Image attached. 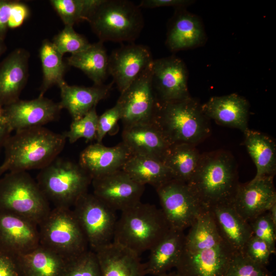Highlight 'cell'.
Masks as SVG:
<instances>
[{"label": "cell", "mask_w": 276, "mask_h": 276, "mask_svg": "<svg viewBox=\"0 0 276 276\" xmlns=\"http://www.w3.org/2000/svg\"><path fill=\"white\" fill-rule=\"evenodd\" d=\"M93 194L112 209L122 212L141 202L145 186L122 170L94 178Z\"/></svg>", "instance_id": "cell-14"}, {"label": "cell", "mask_w": 276, "mask_h": 276, "mask_svg": "<svg viewBox=\"0 0 276 276\" xmlns=\"http://www.w3.org/2000/svg\"><path fill=\"white\" fill-rule=\"evenodd\" d=\"M131 155L122 142L113 147L96 143L82 151L78 164L93 179L122 170Z\"/></svg>", "instance_id": "cell-19"}, {"label": "cell", "mask_w": 276, "mask_h": 276, "mask_svg": "<svg viewBox=\"0 0 276 276\" xmlns=\"http://www.w3.org/2000/svg\"><path fill=\"white\" fill-rule=\"evenodd\" d=\"M191 0H143L139 6L145 8L173 7L176 9L185 8L194 3Z\"/></svg>", "instance_id": "cell-45"}, {"label": "cell", "mask_w": 276, "mask_h": 276, "mask_svg": "<svg viewBox=\"0 0 276 276\" xmlns=\"http://www.w3.org/2000/svg\"><path fill=\"white\" fill-rule=\"evenodd\" d=\"M102 276H145L140 255L114 242L96 251Z\"/></svg>", "instance_id": "cell-26"}, {"label": "cell", "mask_w": 276, "mask_h": 276, "mask_svg": "<svg viewBox=\"0 0 276 276\" xmlns=\"http://www.w3.org/2000/svg\"><path fill=\"white\" fill-rule=\"evenodd\" d=\"M187 184L204 209L232 202L240 184L233 156L224 150L201 154L197 168Z\"/></svg>", "instance_id": "cell-2"}, {"label": "cell", "mask_w": 276, "mask_h": 276, "mask_svg": "<svg viewBox=\"0 0 276 276\" xmlns=\"http://www.w3.org/2000/svg\"><path fill=\"white\" fill-rule=\"evenodd\" d=\"M226 276H273L266 266L257 263L243 252L235 253Z\"/></svg>", "instance_id": "cell-38"}, {"label": "cell", "mask_w": 276, "mask_h": 276, "mask_svg": "<svg viewBox=\"0 0 276 276\" xmlns=\"http://www.w3.org/2000/svg\"><path fill=\"white\" fill-rule=\"evenodd\" d=\"M146 45L130 43L113 50L108 57V74L120 93L125 90L153 62Z\"/></svg>", "instance_id": "cell-15"}, {"label": "cell", "mask_w": 276, "mask_h": 276, "mask_svg": "<svg viewBox=\"0 0 276 276\" xmlns=\"http://www.w3.org/2000/svg\"><path fill=\"white\" fill-rule=\"evenodd\" d=\"M201 155L195 145L175 144L170 146L163 162L170 170L173 179L187 183L197 168Z\"/></svg>", "instance_id": "cell-32"}, {"label": "cell", "mask_w": 276, "mask_h": 276, "mask_svg": "<svg viewBox=\"0 0 276 276\" xmlns=\"http://www.w3.org/2000/svg\"><path fill=\"white\" fill-rule=\"evenodd\" d=\"M206 33L200 18L185 8L176 9L169 24L166 44L176 52L202 45Z\"/></svg>", "instance_id": "cell-20"}, {"label": "cell", "mask_w": 276, "mask_h": 276, "mask_svg": "<svg viewBox=\"0 0 276 276\" xmlns=\"http://www.w3.org/2000/svg\"><path fill=\"white\" fill-rule=\"evenodd\" d=\"M5 172V171H4V170L3 169L1 165L0 166V178H1V176L2 175V174Z\"/></svg>", "instance_id": "cell-51"}, {"label": "cell", "mask_w": 276, "mask_h": 276, "mask_svg": "<svg viewBox=\"0 0 276 276\" xmlns=\"http://www.w3.org/2000/svg\"><path fill=\"white\" fill-rule=\"evenodd\" d=\"M63 276H102L95 252L89 249L79 256L70 260Z\"/></svg>", "instance_id": "cell-36"}, {"label": "cell", "mask_w": 276, "mask_h": 276, "mask_svg": "<svg viewBox=\"0 0 276 276\" xmlns=\"http://www.w3.org/2000/svg\"><path fill=\"white\" fill-rule=\"evenodd\" d=\"M66 139L43 126L16 131L6 142L1 166L5 171L40 170L51 163L63 150Z\"/></svg>", "instance_id": "cell-3"}, {"label": "cell", "mask_w": 276, "mask_h": 276, "mask_svg": "<svg viewBox=\"0 0 276 276\" xmlns=\"http://www.w3.org/2000/svg\"><path fill=\"white\" fill-rule=\"evenodd\" d=\"M155 190L171 229L184 232L205 209L184 182L172 179Z\"/></svg>", "instance_id": "cell-12"}, {"label": "cell", "mask_w": 276, "mask_h": 276, "mask_svg": "<svg viewBox=\"0 0 276 276\" xmlns=\"http://www.w3.org/2000/svg\"><path fill=\"white\" fill-rule=\"evenodd\" d=\"M4 126L8 127L7 124L4 106L0 104V127Z\"/></svg>", "instance_id": "cell-48"}, {"label": "cell", "mask_w": 276, "mask_h": 276, "mask_svg": "<svg viewBox=\"0 0 276 276\" xmlns=\"http://www.w3.org/2000/svg\"><path fill=\"white\" fill-rule=\"evenodd\" d=\"M30 10L28 6L22 2L16 1L13 7L9 28H15L20 26L28 18Z\"/></svg>", "instance_id": "cell-44"}, {"label": "cell", "mask_w": 276, "mask_h": 276, "mask_svg": "<svg viewBox=\"0 0 276 276\" xmlns=\"http://www.w3.org/2000/svg\"><path fill=\"white\" fill-rule=\"evenodd\" d=\"M120 119L121 110L117 103L98 117L96 138L97 143H101L105 135L113 128Z\"/></svg>", "instance_id": "cell-41"}, {"label": "cell", "mask_w": 276, "mask_h": 276, "mask_svg": "<svg viewBox=\"0 0 276 276\" xmlns=\"http://www.w3.org/2000/svg\"><path fill=\"white\" fill-rule=\"evenodd\" d=\"M63 55L48 39L43 41L39 49L43 79L39 96H43L52 86L59 85L64 80L67 64L64 62Z\"/></svg>", "instance_id": "cell-33"}, {"label": "cell", "mask_w": 276, "mask_h": 276, "mask_svg": "<svg viewBox=\"0 0 276 276\" xmlns=\"http://www.w3.org/2000/svg\"><path fill=\"white\" fill-rule=\"evenodd\" d=\"M98 117L94 107L80 119L73 120L69 130L63 134L70 143L81 138L85 139L86 142L96 140Z\"/></svg>", "instance_id": "cell-35"}, {"label": "cell", "mask_w": 276, "mask_h": 276, "mask_svg": "<svg viewBox=\"0 0 276 276\" xmlns=\"http://www.w3.org/2000/svg\"><path fill=\"white\" fill-rule=\"evenodd\" d=\"M160 276H180L179 275L177 272L175 271H172L170 272H167L164 274H162Z\"/></svg>", "instance_id": "cell-50"}, {"label": "cell", "mask_w": 276, "mask_h": 276, "mask_svg": "<svg viewBox=\"0 0 276 276\" xmlns=\"http://www.w3.org/2000/svg\"><path fill=\"white\" fill-rule=\"evenodd\" d=\"M16 1L0 0V39L4 40Z\"/></svg>", "instance_id": "cell-43"}, {"label": "cell", "mask_w": 276, "mask_h": 276, "mask_svg": "<svg viewBox=\"0 0 276 276\" xmlns=\"http://www.w3.org/2000/svg\"><path fill=\"white\" fill-rule=\"evenodd\" d=\"M152 73L153 86L158 102L191 97L188 87V69L180 58L170 56L153 59Z\"/></svg>", "instance_id": "cell-13"}, {"label": "cell", "mask_w": 276, "mask_h": 276, "mask_svg": "<svg viewBox=\"0 0 276 276\" xmlns=\"http://www.w3.org/2000/svg\"><path fill=\"white\" fill-rule=\"evenodd\" d=\"M201 108L209 120L220 125L237 128L243 133L249 129L248 102L236 94L211 97L201 104Z\"/></svg>", "instance_id": "cell-22"}, {"label": "cell", "mask_w": 276, "mask_h": 276, "mask_svg": "<svg viewBox=\"0 0 276 276\" xmlns=\"http://www.w3.org/2000/svg\"><path fill=\"white\" fill-rule=\"evenodd\" d=\"M40 244L38 225L15 214L0 211V246L17 256Z\"/></svg>", "instance_id": "cell-18"}, {"label": "cell", "mask_w": 276, "mask_h": 276, "mask_svg": "<svg viewBox=\"0 0 276 276\" xmlns=\"http://www.w3.org/2000/svg\"><path fill=\"white\" fill-rule=\"evenodd\" d=\"M52 42L63 55L66 53L73 55L81 52L91 44L71 26H64L62 31L54 37Z\"/></svg>", "instance_id": "cell-37"}, {"label": "cell", "mask_w": 276, "mask_h": 276, "mask_svg": "<svg viewBox=\"0 0 276 276\" xmlns=\"http://www.w3.org/2000/svg\"><path fill=\"white\" fill-rule=\"evenodd\" d=\"M30 54L18 48L0 62V104L7 106L18 100L28 77Z\"/></svg>", "instance_id": "cell-21"}, {"label": "cell", "mask_w": 276, "mask_h": 276, "mask_svg": "<svg viewBox=\"0 0 276 276\" xmlns=\"http://www.w3.org/2000/svg\"><path fill=\"white\" fill-rule=\"evenodd\" d=\"M122 170L139 183L150 185L155 189L173 179L163 161L149 156L131 155Z\"/></svg>", "instance_id": "cell-29"}, {"label": "cell", "mask_w": 276, "mask_h": 276, "mask_svg": "<svg viewBox=\"0 0 276 276\" xmlns=\"http://www.w3.org/2000/svg\"><path fill=\"white\" fill-rule=\"evenodd\" d=\"M113 83L85 87L70 85L63 81L58 85L61 96L59 103L62 109L68 111L73 120H78L108 96Z\"/></svg>", "instance_id": "cell-25"}, {"label": "cell", "mask_w": 276, "mask_h": 276, "mask_svg": "<svg viewBox=\"0 0 276 276\" xmlns=\"http://www.w3.org/2000/svg\"><path fill=\"white\" fill-rule=\"evenodd\" d=\"M209 121L201 104L191 97L170 102L158 101L152 123L170 145L187 143L196 146L210 133Z\"/></svg>", "instance_id": "cell-4"}, {"label": "cell", "mask_w": 276, "mask_h": 276, "mask_svg": "<svg viewBox=\"0 0 276 276\" xmlns=\"http://www.w3.org/2000/svg\"><path fill=\"white\" fill-rule=\"evenodd\" d=\"M40 244L71 260L89 249L71 208L54 207L38 225Z\"/></svg>", "instance_id": "cell-9"}, {"label": "cell", "mask_w": 276, "mask_h": 276, "mask_svg": "<svg viewBox=\"0 0 276 276\" xmlns=\"http://www.w3.org/2000/svg\"><path fill=\"white\" fill-rule=\"evenodd\" d=\"M243 252L254 262L265 266L272 255L267 244L253 235L247 242Z\"/></svg>", "instance_id": "cell-40"}, {"label": "cell", "mask_w": 276, "mask_h": 276, "mask_svg": "<svg viewBox=\"0 0 276 276\" xmlns=\"http://www.w3.org/2000/svg\"><path fill=\"white\" fill-rule=\"evenodd\" d=\"M87 21L102 42L133 43L144 23L139 5L127 0H102Z\"/></svg>", "instance_id": "cell-6"}, {"label": "cell", "mask_w": 276, "mask_h": 276, "mask_svg": "<svg viewBox=\"0 0 276 276\" xmlns=\"http://www.w3.org/2000/svg\"><path fill=\"white\" fill-rule=\"evenodd\" d=\"M108 57L103 42L91 43L85 50L66 58L68 66L82 71L94 83L101 85L108 74Z\"/></svg>", "instance_id": "cell-30"}, {"label": "cell", "mask_w": 276, "mask_h": 276, "mask_svg": "<svg viewBox=\"0 0 276 276\" xmlns=\"http://www.w3.org/2000/svg\"><path fill=\"white\" fill-rule=\"evenodd\" d=\"M6 46L4 40L0 39V57L5 52Z\"/></svg>", "instance_id": "cell-49"}, {"label": "cell", "mask_w": 276, "mask_h": 276, "mask_svg": "<svg viewBox=\"0 0 276 276\" xmlns=\"http://www.w3.org/2000/svg\"><path fill=\"white\" fill-rule=\"evenodd\" d=\"M39 170L36 181L55 207H73L88 192L92 181L78 163L59 157Z\"/></svg>", "instance_id": "cell-7"}, {"label": "cell", "mask_w": 276, "mask_h": 276, "mask_svg": "<svg viewBox=\"0 0 276 276\" xmlns=\"http://www.w3.org/2000/svg\"><path fill=\"white\" fill-rule=\"evenodd\" d=\"M122 143L131 155L151 157L163 162L170 145L152 122L123 128Z\"/></svg>", "instance_id": "cell-23"}, {"label": "cell", "mask_w": 276, "mask_h": 276, "mask_svg": "<svg viewBox=\"0 0 276 276\" xmlns=\"http://www.w3.org/2000/svg\"><path fill=\"white\" fill-rule=\"evenodd\" d=\"M12 131L7 126L0 127V148L4 147Z\"/></svg>", "instance_id": "cell-46"}, {"label": "cell", "mask_w": 276, "mask_h": 276, "mask_svg": "<svg viewBox=\"0 0 276 276\" xmlns=\"http://www.w3.org/2000/svg\"><path fill=\"white\" fill-rule=\"evenodd\" d=\"M17 256L22 276H63L69 261L40 244Z\"/></svg>", "instance_id": "cell-28"}, {"label": "cell", "mask_w": 276, "mask_h": 276, "mask_svg": "<svg viewBox=\"0 0 276 276\" xmlns=\"http://www.w3.org/2000/svg\"><path fill=\"white\" fill-rule=\"evenodd\" d=\"M7 124L12 131L41 127L59 117V103L43 96L30 100H18L4 106Z\"/></svg>", "instance_id": "cell-16"}, {"label": "cell", "mask_w": 276, "mask_h": 276, "mask_svg": "<svg viewBox=\"0 0 276 276\" xmlns=\"http://www.w3.org/2000/svg\"><path fill=\"white\" fill-rule=\"evenodd\" d=\"M73 208L90 250L96 251L112 242L118 220L115 210L88 192Z\"/></svg>", "instance_id": "cell-10"}, {"label": "cell", "mask_w": 276, "mask_h": 276, "mask_svg": "<svg viewBox=\"0 0 276 276\" xmlns=\"http://www.w3.org/2000/svg\"><path fill=\"white\" fill-rule=\"evenodd\" d=\"M112 242L140 255L149 251L170 230L160 209L141 202L121 212Z\"/></svg>", "instance_id": "cell-5"}, {"label": "cell", "mask_w": 276, "mask_h": 276, "mask_svg": "<svg viewBox=\"0 0 276 276\" xmlns=\"http://www.w3.org/2000/svg\"><path fill=\"white\" fill-rule=\"evenodd\" d=\"M102 0H51L50 3L64 26L88 21L89 16Z\"/></svg>", "instance_id": "cell-34"}, {"label": "cell", "mask_w": 276, "mask_h": 276, "mask_svg": "<svg viewBox=\"0 0 276 276\" xmlns=\"http://www.w3.org/2000/svg\"><path fill=\"white\" fill-rule=\"evenodd\" d=\"M0 276H22L17 255L1 246Z\"/></svg>", "instance_id": "cell-42"}, {"label": "cell", "mask_w": 276, "mask_h": 276, "mask_svg": "<svg viewBox=\"0 0 276 276\" xmlns=\"http://www.w3.org/2000/svg\"><path fill=\"white\" fill-rule=\"evenodd\" d=\"M244 144L256 167L254 178L274 175L276 171V146L269 136L248 129L244 133Z\"/></svg>", "instance_id": "cell-31"}, {"label": "cell", "mask_w": 276, "mask_h": 276, "mask_svg": "<svg viewBox=\"0 0 276 276\" xmlns=\"http://www.w3.org/2000/svg\"><path fill=\"white\" fill-rule=\"evenodd\" d=\"M222 237L236 252H243L252 236L248 222L237 212L232 202L219 204L208 209Z\"/></svg>", "instance_id": "cell-24"}, {"label": "cell", "mask_w": 276, "mask_h": 276, "mask_svg": "<svg viewBox=\"0 0 276 276\" xmlns=\"http://www.w3.org/2000/svg\"><path fill=\"white\" fill-rule=\"evenodd\" d=\"M152 64L121 93L117 102L123 128L152 122L158 100L152 84Z\"/></svg>", "instance_id": "cell-11"}, {"label": "cell", "mask_w": 276, "mask_h": 276, "mask_svg": "<svg viewBox=\"0 0 276 276\" xmlns=\"http://www.w3.org/2000/svg\"><path fill=\"white\" fill-rule=\"evenodd\" d=\"M252 235L263 240L268 245L271 254L276 252V226L266 212L248 222Z\"/></svg>", "instance_id": "cell-39"}, {"label": "cell", "mask_w": 276, "mask_h": 276, "mask_svg": "<svg viewBox=\"0 0 276 276\" xmlns=\"http://www.w3.org/2000/svg\"><path fill=\"white\" fill-rule=\"evenodd\" d=\"M185 234L175 266L180 276H226L236 251L220 235L208 209H204Z\"/></svg>", "instance_id": "cell-1"}, {"label": "cell", "mask_w": 276, "mask_h": 276, "mask_svg": "<svg viewBox=\"0 0 276 276\" xmlns=\"http://www.w3.org/2000/svg\"><path fill=\"white\" fill-rule=\"evenodd\" d=\"M273 178L274 175L264 176L239 185L232 203L247 222L267 212L276 202Z\"/></svg>", "instance_id": "cell-17"}, {"label": "cell", "mask_w": 276, "mask_h": 276, "mask_svg": "<svg viewBox=\"0 0 276 276\" xmlns=\"http://www.w3.org/2000/svg\"><path fill=\"white\" fill-rule=\"evenodd\" d=\"M184 232L170 229L149 250L148 261L144 263L146 274L160 276L175 268L184 245Z\"/></svg>", "instance_id": "cell-27"}, {"label": "cell", "mask_w": 276, "mask_h": 276, "mask_svg": "<svg viewBox=\"0 0 276 276\" xmlns=\"http://www.w3.org/2000/svg\"><path fill=\"white\" fill-rule=\"evenodd\" d=\"M51 210L36 180L27 171L9 172L0 178V211L26 217L39 225Z\"/></svg>", "instance_id": "cell-8"}, {"label": "cell", "mask_w": 276, "mask_h": 276, "mask_svg": "<svg viewBox=\"0 0 276 276\" xmlns=\"http://www.w3.org/2000/svg\"><path fill=\"white\" fill-rule=\"evenodd\" d=\"M271 219L274 225L276 226V202H274L268 211Z\"/></svg>", "instance_id": "cell-47"}]
</instances>
